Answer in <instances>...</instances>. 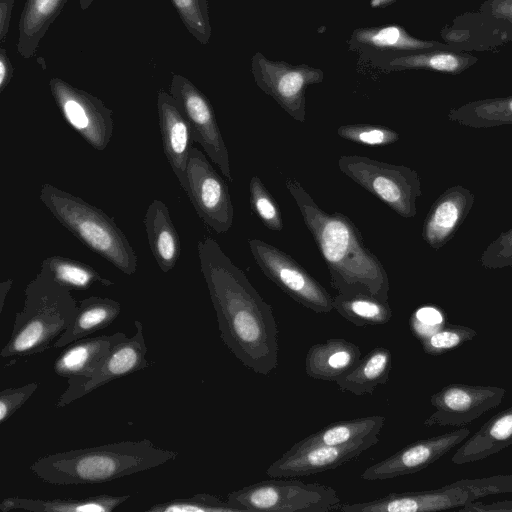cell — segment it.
I'll list each match as a JSON object with an SVG mask.
<instances>
[{"instance_id": "6da1fadb", "label": "cell", "mask_w": 512, "mask_h": 512, "mask_svg": "<svg viewBox=\"0 0 512 512\" xmlns=\"http://www.w3.org/2000/svg\"><path fill=\"white\" fill-rule=\"evenodd\" d=\"M200 270L220 337L248 369L267 376L278 365V327L271 306L211 237L197 244Z\"/></svg>"}, {"instance_id": "7a4b0ae2", "label": "cell", "mask_w": 512, "mask_h": 512, "mask_svg": "<svg viewBox=\"0 0 512 512\" xmlns=\"http://www.w3.org/2000/svg\"><path fill=\"white\" fill-rule=\"evenodd\" d=\"M285 184L327 265L331 286L339 294L388 301V274L354 223L341 213L322 210L297 180L287 178Z\"/></svg>"}, {"instance_id": "3957f363", "label": "cell", "mask_w": 512, "mask_h": 512, "mask_svg": "<svg viewBox=\"0 0 512 512\" xmlns=\"http://www.w3.org/2000/svg\"><path fill=\"white\" fill-rule=\"evenodd\" d=\"M177 456L178 452L149 439L124 440L47 454L36 459L30 470L52 485L99 484L153 469Z\"/></svg>"}, {"instance_id": "277c9868", "label": "cell", "mask_w": 512, "mask_h": 512, "mask_svg": "<svg viewBox=\"0 0 512 512\" xmlns=\"http://www.w3.org/2000/svg\"><path fill=\"white\" fill-rule=\"evenodd\" d=\"M24 305L15 315L2 358L27 357L43 353L71 324L78 305L71 290L40 269L27 284Z\"/></svg>"}, {"instance_id": "5b68a950", "label": "cell", "mask_w": 512, "mask_h": 512, "mask_svg": "<svg viewBox=\"0 0 512 512\" xmlns=\"http://www.w3.org/2000/svg\"><path fill=\"white\" fill-rule=\"evenodd\" d=\"M39 197L56 220L89 250L128 276L136 273V252L114 218L49 183L42 184Z\"/></svg>"}, {"instance_id": "8992f818", "label": "cell", "mask_w": 512, "mask_h": 512, "mask_svg": "<svg viewBox=\"0 0 512 512\" xmlns=\"http://www.w3.org/2000/svg\"><path fill=\"white\" fill-rule=\"evenodd\" d=\"M227 501L242 512H329L341 506L332 487L286 478L244 486L230 492Z\"/></svg>"}, {"instance_id": "52a82bcc", "label": "cell", "mask_w": 512, "mask_h": 512, "mask_svg": "<svg viewBox=\"0 0 512 512\" xmlns=\"http://www.w3.org/2000/svg\"><path fill=\"white\" fill-rule=\"evenodd\" d=\"M338 166L345 175L400 216L412 218L416 215L421 183L415 170L358 155L341 156Z\"/></svg>"}, {"instance_id": "ba28073f", "label": "cell", "mask_w": 512, "mask_h": 512, "mask_svg": "<svg viewBox=\"0 0 512 512\" xmlns=\"http://www.w3.org/2000/svg\"><path fill=\"white\" fill-rule=\"evenodd\" d=\"M248 244L264 275L289 297L316 313L332 311L333 297L291 256L259 239Z\"/></svg>"}, {"instance_id": "9c48e42d", "label": "cell", "mask_w": 512, "mask_h": 512, "mask_svg": "<svg viewBox=\"0 0 512 512\" xmlns=\"http://www.w3.org/2000/svg\"><path fill=\"white\" fill-rule=\"evenodd\" d=\"M251 72L257 86L299 122L305 121L306 89L324 80L319 68L271 60L261 52L252 56Z\"/></svg>"}, {"instance_id": "30bf717a", "label": "cell", "mask_w": 512, "mask_h": 512, "mask_svg": "<svg viewBox=\"0 0 512 512\" xmlns=\"http://www.w3.org/2000/svg\"><path fill=\"white\" fill-rule=\"evenodd\" d=\"M49 88L64 118L93 149L104 151L114 131L113 111L91 93L52 77Z\"/></svg>"}, {"instance_id": "8fae6325", "label": "cell", "mask_w": 512, "mask_h": 512, "mask_svg": "<svg viewBox=\"0 0 512 512\" xmlns=\"http://www.w3.org/2000/svg\"><path fill=\"white\" fill-rule=\"evenodd\" d=\"M169 93L188 121L194 142L200 144L222 174L232 181L228 149L209 99L188 78L176 73L172 74Z\"/></svg>"}, {"instance_id": "7c38bea8", "label": "cell", "mask_w": 512, "mask_h": 512, "mask_svg": "<svg viewBox=\"0 0 512 512\" xmlns=\"http://www.w3.org/2000/svg\"><path fill=\"white\" fill-rule=\"evenodd\" d=\"M186 177L185 193L198 216L217 233L227 232L232 226L234 217L228 187L197 147L191 150Z\"/></svg>"}, {"instance_id": "4fadbf2b", "label": "cell", "mask_w": 512, "mask_h": 512, "mask_svg": "<svg viewBox=\"0 0 512 512\" xmlns=\"http://www.w3.org/2000/svg\"><path fill=\"white\" fill-rule=\"evenodd\" d=\"M134 326L136 328L135 334L132 337H126L116 344L98 362L90 376L67 379V388L58 398L57 408H64L113 380L131 375L148 367L143 324L139 320H135Z\"/></svg>"}, {"instance_id": "5bb4252c", "label": "cell", "mask_w": 512, "mask_h": 512, "mask_svg": "<svg viewBox=\"0 0 512 512\" xmlns=\"http://www.w3.org/2000/svg\"><path fill=\"white\" fill-rule=\"evenodd\" d=\"M506 390L497 386L448 384L430 397L435 411L424 421L425 427L463 426L497 407Z\"/></svg>"}, {"instance_id": "9a60e30c", "label": "cell", "mask_w": 512, "mask_h": 512, "mask_svg": "<svg viewBox=\"0 0 512 512\" xmlns=\"http://www.w3.org/2000/svg\"><path fill=\"white\" fill-rule=\"evenodd\" d=\"M378 442V435H371L340 445L292 446L267 468L266 474L270 478H293L321 473L356 459Z\"/></svg>"}, {"instance_id": "2e32d148", "label": "cell", "mask_w": 512, "mask_h": 512, "mask_svg": "<svg viewBox=\"0 0 512 512\" xmlns=\"http://www.w3.org/2000/svg\"><path fill=\"white\" fill-rule=\"evenodd\" d=\"M469 434L468 428H460L412 442L393 455L366 468L360 478L368 481L387 480L417 473L458 446L467 439Z\"/></svg>"}, {"instance_id": "e0dca14e", "label": "cell", "mask_w": 512, "mask_h": 512, "mask_svg": "<svg viewBox=\"0 0 512 512\" xmlns=\"http://www.w3.org/2000/svg\"><path fill=\"white\" fill-rule=\"evenodd\" d=\"M477 500L458 481L445 486L403 493H389L381 498L352 504H341L342 512H431L464 507Z\"/></svg>"}, {"instance_id": "ac0fdd59", "label": "cell", "mask_w": 512, "mask_h": 512, "mask_svg": "<svg viewBox=\"0 0 512 512\" xmlns=\"http://www.w3.org/2000/svg\"><path fill=\"white\" fill-rule=\"evenodd\" d=\"M157 112L164 154L185 191L187 164L194 142L191 127L171 94L164 90L157 93Z\"/></svg>"}, {"instance_id": "d6986e66", "label": "cell", "mask_w": 512, "mask_h": 512, "mask_svg": "<svg viewBox=\"0 0 512 512\" xmlns=\"http://www.w3.org/2000/svg\"><path fill=\"white\" fill-rule=\"evenodd\" d=\"M474 194L456 185L446 189L432 204L423 224L422 238L438 250L450 241L474 204Z\"/></svg>"}, {"instance_id": "ffe728a7", "label": "cell", "mask_w": 512, "mask_h": 512, "mask_svg": "<svg viewBox=\"0 0 512 512\" xmlns=\"http://www.w3.org/2000/svg\"><path fill=\"white\" fill-rule=\"evenodd\" d=\"M347 43L349 50L362 55L383 56L382 59L420 52L437 46L434 42L410 36L397 25L357 28L352 32Z\"/></svg>"}, {"instance_id": "44dd1931", "label": "cell", "mask_w": 512, "mask_h": 512, "mask_svg": "<svg viewBox=\"0 0 512 512\" xmlns=\"http://www.w3.org/2000/svg\"><path fill=\"white\" fill-rule=\"evenodd\" d=\"M127 336L123 332L112 335L85 337L65 346V349L55 358L54 372L64 378L88 377L94 371L98 362L109 351Z\"/></svg>"}, {"instance_id": "7402d4cb", "label": "cell", "mask_w": 512, "mask_h": 512, "mask_svg": "<svg viewBox=\"0 0 512 512\" xmlns=\"http://www.w3.org/2000/svg\"><path fill=\"white\" fill-rule=\"evenodd\" d=\"M360 357L358 345L342 338H330L308 349L305 371L313 379L336 382L358 363Z\"/></svg>"}, {"instance_id": "603a6c76", "label": "cell", "mask_w": 512, "mask_h": 512, "mask_svg": "<svg viewBox=\"0 0 512 512\" xmlns=\"http://www.w3.org/2000/svg\"><path fill=\"white\" fill-rule=\"evenodd\" d=\"M143 224L158 267L164 273L169 272L179 260L181 242L166 204L158 199L153 200L147 207Z\"/></svg>"}, {"instance_id": "cb8c5ba5", "label": "cell", "mask_w": 512, "mask_h": 512, "mask_svg": "<svg viewBox=\"0 0 512 512\" xmlns=\"http://www.w3.org/2000/svg\"><path fill=\"white\" fill-rule=\"evenodd\" d=\"M512 444V406L485 422L453 454L451 461L462 465L490 457Z\"/></svg>"}, {"instance_id": "d4e9b609", "label": "cell", "mask_w": 512, "mask_h": 512, "mask_svg": "<svg viewBox=\"0 0 512 512\" xmlns=\"http://www.w3.org/2000/svg\"><path fill=\"white\" fill-rule=\"evenodd\" d=\"M130 498V495L102 494L84 498L39 499L26 497H5L0 510H24L31 512H111Z\"/></svg>"}, {"instance_id": "484cf974", "label": "cell", "mask_w": 512, "mask_h": 512, "mask_svg": "<svg viewBox=\"0 0 512 512\" xmlns=\"http://www.w3.org/2000/svg\"><path fill=\"white\" fill-rule=\"evenodd\" d=\"M120 312L121 304L108 297L90 296L81 300L71 324L55 341L54 347H65L106 328L119 316Z\"/></svg>"}, {"instance_id": "4316f807", "label": "cell", "mask_w": 512, "mask_h": 512, "mask_svg": "<svg viewBox=\"0 0 512 512\" xmlns=\"http://www.w3.org/2000/svg\"><path fill=\"white\" fill-rule=\"evenodd\" d=\"M67 0H26L19 20L17 51L24 59L36 53Z\"/></svg>"}, {"instance_id": "83f0119b", "label": "cell", "mask_w": 512, "mask_h": 512, "mask_svg": "<svg viewBox=\"0 0 512 512\" xmlns=\"http://www.w3.org/2000/svg\"><path fill=\"white\" fill-rule=\"evenodd\" d=\"M392 369V355L385 347H376L368 352L363 359L336 384L343 391L357 396L372 394L377 386L385 384Z\"/></svg>"}, {"instance_id": "f1b7e54d", "label": "cell", "mask_w": 512, "mask_h": 512, "mask_svg": "<svg viewBox=\"0 0 512 512\" xmlns=\"http://www.w3.org/2000/svg\"><path fill=\"white\" fill-rule=\"evenodd\" d=\"M386 418L382 415L359 417L331 423L296 442L293 447L303 448L315 445H340L379 435Z\"/></svg>"}, {"instance_id": "f546056e", "label": "cell", "mask_w": 512, "mask_h": 512, "mask_svg": "<svg viewBox=\"0 0 512 512\" xmlns=\"http://www.w3.org/2000/svg\"><path fill=\"white\" fill-rule=\"evenodd\" d=\"M448 119L472 128L512 124V96L469 102L452 109Z\"/></svg>"}, {"instance_id": "4dcf8cb0", "label": "cell", "mask_w": 512, "mask_h": 512, "mask_svg": "<svg viewBox=\"0 0 512 512\" xmlns=\"http://www.w3.org/2000/svg\"><path fill=\"white\" fill-rule=\"evenodd\" d=\"M333 309L358 327L386 324L392 317L388 301L369 294L338 293L333 297Z\"/></svg>"}, {"instance_id": "1f68e13d", "label": "cell", "mask_w": 512, "mask_h": 512, "mask_svg": "<svg viewBox=\"0 0 512 512\" xmlns=\"http://www.w3.org/2000/svg\"><path fill=\"white\" fill-rule=\"evenodd\" d=\"M40 269L44 270L53 280L69 290H87L94 284L105 287L114 283L101 276L92 266L59 255L45 258Z\"/></svg>"}, {"instance_id": "d6a6232c", "label": "cell", "mask_w": 512, "mask_h": 512, "mask_svg": "<svg viewBox=\"0 0 512 512\" xmlns=\"http://www.w3.org/2000/svg\"><path fill=\"white\" fill-rule=\"evenodd\" d=\"M378 64L388 71L424 68L457 73L464 69L467 60L461 55L448 52H413L381 59Z\"/></svg>"}, {"instance_id": "836d02e7", "label": "cell", "mask_w": 512, "mask_h": 512, "mask_svg": "<svg viewBox=\"0 0 512 512\" xmlns=\"http://www.w3.org/2000/svg\"><path fill=\"white\" fill-rule=\"evenodd\" d=\"M188 32L201 44H208L212 27L207 0H171Z\"/></svg>"}, {"instance_id": "e575fe53", "label": "cell", "mask_w": 512, "mask_h": 512, "mask_svg": "<svg viewBox=\"0 0 512 512\" xmlns=\"http://www.w3.org/2000/svg\"><path fill=\"white\" fill-rule=\"evenodd\" d=\"M147 512H242L228 501L219 497L199 493L187 498H176L155 504L146 509Z\"/></svg>"}, {"instance_id": "d590c367", "label": "cell", "mask_w": 512, "mask_h": 512, "mask_svg": "<svg viewBox=\"0 0 512 512\" xmlns=\"http://www.w3.org/2000/svg\"><path fill=\"white\" fill-rule=\"evenodd\" d=\"M476 335L473 328L442 323L435 332L421 339V344L426 354L439 356L471 341Z\"/></svg>"}, {"instance_id": "8d00e7d4", "label": "cell", "mask_w": 512, "mask_h": 512, "mask_svg": "<svg viewBox=\"0 0 512 512\" xmlns=\"http://www.w3.org/2000/svg\"><path fill=\"white\" fill-rule=\"evenodd\" d=\"M249 190L251 208L256 216L268 229L281 231L283 221L279 206L259 177L251 178Z\"/></svg>"}, {"instance_id": "74e56055", "label": "cell", "mask_w": 512, "mask_h": 512, "mask_svg": "<svg viewBox=\"0 0 512 512\" xmlns=\"http://www.w3.org/2000/svg\"><path fill=\"white\" fill-rule=\"evenodd\" d=\"M337 134L345 140L368 146H385L399 140L396 131L380 125H342L337 129Z\"/></svg>"}, {"instance_id": "f35d334b", "label": "cell", "mask_w": 512, "mask_h": 512, "mask_svg": "<svg viewBox=\"0 0 512 512\" xmlns=\"http://www.w3.org/2000/svg\"><path fill=\"white\" fill-rule=\"evenodd\" d=\"M479 262L486 269L512 266V227L502 232L487 246Z\"/></svg>"}, {"instance_id": "ab89813d", "label": "cell", "mask_w": 512, "mask_h": 512, "mask_svg": "<svg viewBox=\"0 0 512 512\" xmlns=\"http://www.w3.org/2000/svg\"><path fill=\"white\" fill-rule=\"evenodd\" d=\"M461 485L470 490L476 499L489 495L512 492V474H498L477 479L458 480Z\"/></svg>"}, {"instance_id": "60d3db41", "label": "cell", "mask_w": 512, "mask_h": 512, "mask_svg": "<svg viewBox=\"0 0 512 512\" xmlns=\"http://www.w3.org/2000/svg\"><path fill=\"white\" fill-rule=\"evenodd\" d=\"M39 384L31 382L18 387H10L0 392V422L4 423L19 408H21L29 398L35 393Z\"/></svg>"}, {"instance_id": "b9f144b4", "label": "cell", "mask_w": 512, "mask_h": 512, "mask_svg": "<svg viewBox=\"0 0 512 512\" xmlns=\"http://www.w3.org/2000/svg\"><path fill=\"white\" fill-rule=\"evenodd\" d=\"M441 313L433 307H422L411 316V329L415 332L425 327L420 340L435 332L443 323Z\"/></svg>"}, {"instance_id": "7bdbcfd3", "label": "cell", "mask_w": 512, "mask_h": 512, "mask_svg": "<svg viewBox=\"0 0 512 512\" xmlns=\"http://www.w3.org/2000/svg\"><path fill=\"white\" fill-rule=\"evenodd\" d=\"M458 510L460 512H512V501L502 500L484 504L475 500L464 507H460Z\"/></svg>"}, {"instance_id": "ee69618b", "label": "cell", "mask_w": 512, "mask_h": 512, "mask_svg": "<svg viewBox=\"0 0 512 512\" xmlns=\"http://www.w3.org/2000/svg\"><path fill=\"white\" fill-rule=\"evenodd\" d=\"M14 68L4 47L0 48V93L8 86L13 78Z\"/></svg>"}, {"instance_id": "f6af8a7d", "label": "cell", "mask_w": 512, "mask_h": 512, "mask_svg": "<svg viewBox=\"0 0 512 512\" xmlns=\"http://www.w3.org/2000/svg\"><path fill=\"white\" fill-rule=\"evenodd\" d=\"M15 0H0V42L4 43L9 31Z\"/></svg>"}, {"instance_id": "bcb514c9", "label": "cell", "mask_w": 512, "mask_h": 512, "mask_svg": "<svg viewBox=\"0 0 512 512\" xmlns=\"http://www.w3.org/2000/svg\"><path fill=\"white\" fill-rule=\"evenodd\" d=\"M493 13L512 21V0H493Z\"/></svg>"}, {"instance_id": "7dc6e473", "label": "cell", "mask_w": 512, "mask_h": 512, "mask_svg": "<svg viewBox=\"0 0 512 512\" xmlns=\"http://www.w3.org/2000/svg\"><path fill=\"white\" fill-rule=\"evenodd\" d=\"M12 284H13V280L12 279H6V280H3L1 283H0V313L3 312V308H4V305H5V300H6V297L12 287Z\"/></svg>"}, {"instance_id": "c3c4849f", "label": "cell", "mask_w": 512, "mask_h": 512, "mask_svg": "<svg viewBox=\"0 0 512 512\" xmlns=\"http://www.w3.org/2000/svg\"><path fill=\"white\" fill-rule=\"evenodd\" d=\"M95 0H79V5L82 10H86Z\"/></svg>"}]
</instances>
